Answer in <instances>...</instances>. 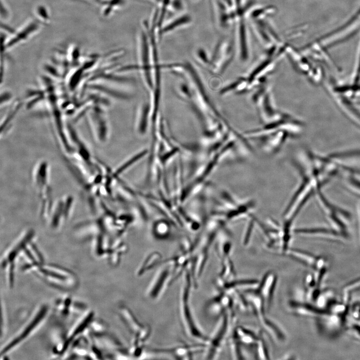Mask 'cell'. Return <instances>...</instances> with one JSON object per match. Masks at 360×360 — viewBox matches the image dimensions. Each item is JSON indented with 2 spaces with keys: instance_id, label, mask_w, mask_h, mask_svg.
<instances>
[{
  "instance_id": "3",
  "label": "cell",
  "mask_w": 360,
  "mask_h": 360,
  "mask_svg": "<svg viewBox=\"0 0 360 360\" xmlns=\"http://www.w3.org/2000/svg\"><path fill=\"white\" fill-rule=\"evenodd\" d=\"M118 314L132 336L128 353L132 357L140 358L144 352L146 342L150 336L151 328L142 322L126 306H120Z\"/></svg>"
},
{
  "instance_id": "4",
  "label": "cell",
  "mask_w": 360,
  "mask_h": 360,
  "mask_svg": "<svg viewBox=\"0 0 360 360\" xmlns=\"http://www.w3.org/2000/svg\"><path fill=\"white\" fill-rule=\"evenodd\" d=\"M236 322L234 310L228 311L218 318L215 327L206 344L204 359L214 360L218 357L223 346L228 342L232 326Z\"/></svg>"
},
{
  "instance_id": "19",
  "label": "cell",
  "mask_w": 360,
  "mask_h": 360,
  "mask_svg": "<svg viewBox=\"0 0 360 360\" xmlns=\"http://www.w3.org/2000/svg\"><path fill=\"white\" fill-rule=\"evenodd\" d=\"M235 323L232 326L228 337V342L230 348L231 356L232 359L244 360L246 358L244 356L241 348L242 344L240 342L235 332V326L236 325Z\"/></svg>"
},
{
  "instance_id": "15",
  "label": "cell",
  "mask_w": 360,
  "mask_h": 360,
  "mask_svg": "<svg viewBox=\"0 0 360 360\" xmlns=\"http://www.w3.org/2000/svg\"><path fill=\"white\" fill-rule=\"evenodd\" d=\"M84 306L82 304L69 296L60 298L56 304V312L62 317L80 312L84 310Z\"/></svg>"
},
{
  "instance_id": "18",
  "label": "cell",
  "mask_w": 360,
  "mask_h": 360,
  "mask_svg": "<svg viewBox=\"0 0 360 360\" xmlns=\"http://www.w3.org/2000/svg\"><path fill=\"white\" fill-rule=\"evenodd\" d=\"M221 260L222 268L216 282H226L234 280L236 276V270L230 256Z\"/></svg>"
},
{
  "instance_id": "12",
  "label": "cell",
  "mask_w": 360,
  "mask_h": 360,
  "mask_svg": "<svg viewBox=\"0 0 360 360\" xmlns=\"http://www.w3.org/2000/svg\"><path fill=\"white\" fill-rule=\"evenodd\" d=\"M234 304L231 296L227 294H218L207 302L205 310L207 314L213 318H219L224 312L234 310Z\"/></svg>"
},
{
  "instance_id": "10",
  "label": "cell",
  "mask_w": 360,
  "mask_h": 360,
  "mask_svg": "<svg viewBox=\"0 0 360 360\" xmlns=\"http://www.w3.org/2000/svg\"><path fill=\"white\" fill-rule=\"evenodd\" d=\"M288 312L298 316L314 317L320 318L328 312L318 307L310 302L300 300H289L286 305Z\"/></svg>"
},
{
  "instance_id": "22",
  "label": "cell",
  "mask_w": 360,
  "mask_h": 360,
  "mask_svg": "<svg viewBox=\"0 0 360 360\" xmlns=\"http://www.w3.org/2000/svg\"><path fill=\"white\" fill-rule=\"evenodd\" d=\"M351 314V317L355 320H360V302H356L354 304L351 308H350V311Z\"/></svg>"
},
{
  "instance_id": "20",
  "label": "cell",
  "mask_w": 360,
  "mask_h": 360,
  "mask_svg": "<svg viewBox=\"0 0 360 360\" xmlns=\"http://www.w3.org/2000/svg\"><path fill=\"white\" fill-rule=\"evenodd\" d=\"M254 348L255 356L257 359L262 360L270 359L267 346L261 333L258 334V338Z\"/></svg>"
},
{
  "instance_id": "13",
  "label": "cell",
  "mask_w": 360,
  "mask_h": 360,
  "mask_svg": "<svg viewBox=\"0 0 360 360\" xmlns=\"http://www.w3.org/2000/svg\"><path fill=\"white\" fill-rule=\"evenodd\" d=\"M290 134L284 130H279L258 138L263 150L268 152H275L284 144Z\"/></svg>"
},
{
  "instance_id": "5",
  "label": "cell",
  "mask_w": 360,
  "mask_h": 360,
  "mask_svg": "<svg viewBox=\"0 0 360 360\" xmlns=\"http://www.w3.org/2000/svg\"><path fill=\"white\" fill-rule=\"evenodd\" d=\"M250 308L260 327L268 336L276 342H283L286 335L280 328L270 320L266 315V309L262 298L253 290H246L243 292Z\"/></svg>"
},
{
  "instance_id": "7",
  "label": "cell",
  "mask_w": 360,
  "mask_h": 360,
  "mask_svg": "<svg viewBox=\"0 0 360 360\" xmlns=\"http://www.w3.org/2000/svg\"><path fill=\"white\" fill-rule=\"evenodd\" d=\"M48 312V308L46 305L37 308L21 328L6 342L1 348L0 356L10 353L32 335L44 322Z\"/></svg>"
},
{
  "instance_id": "6",
  "label": "cell",
  "mask_w": 360,
  "mask_h": 360,
  "mask_svg": "<svg viewBox=\"0 0 360 360\" xmlns=\"http://www.w3.org/2000/svg\"><path fill=\"white\" fill-rule=\"evenodd\" d=\"M264 84L258 88L252 98L264 125L292 117L276 108L270 86Z\"/></svg>"
},
{
  "instance_id": "16",
  "label": "cell",
  "mask_w": 360,
  "mask_h": 360,
  "mask_svg": "<svg viewBox=\"0 0 360 360\" xmlns=\"http://www.w3.org/2000/svg\"><path fill=\"white\" fill-rule=\"evenodd\" d=\"M305 266L314 268L318 258L308 252L292 248H288L282 254Z\"/></svg>"
},
{
  "instance_id": "8",
  "label": "cell",
  "mask_w": 360,
  "mask_h": 360,
  "mask_svg": "<svg viewBox=\"0 0 360 360\" xmlns=\"http://www.w3.org/2000/svg\"><path fill=\"white\" fill-rule=\"evenodd\" d=\"M149 282L146 295L149 299L156 300L160 298L176 278L174 267L168 260L161 263Z\"/></svg>"
},
{
  "instance_id": "2",
  "label": "cell",
  "mask_w": 360,
  "mask_h": 360,
  "mask_svg": "<svg viewBox=\"0 0 360 360\" xmlns=\"http://www.w3.org/2000/svg\"><path fill=\"white\" fill-rule=\"evenodd\" d=\"M36 275L51 286L64 291L76 289L78 280L74 273L62 266L42 262L24 269Z\"/></svg>"
},
{
  "instance_id": "9",
  "label": "cell",
  "mask_w": 360,
  "mask_h": 360,
  "mask_svg": "<svg viewBox=\"0 0 360 360\" xmlns=\"http://www.w3.org/2000/svg\"><path fill=\"white\" fill-rule=\"evenodd\" d=\"M206 348L204 343L191 344L183 343L171 347L152 348L151 351L157 354H170L176 359L188 360L192 359L194 354L204 351Z\"/></svg>"
},
{
  "instance_id": "11",
  "label": "cell",
  "mask_w": 360,
  "mask_h": 360,
  "mask_svg": "<svg viewBox=\"0 0 360 360\" xmlns=\"http://www.w3.org/2000/svg\"><path fill=\"white\" fill-rule=\"evenodd\" d=\"M277 281L276 273L268 271L260 281L258 288L253 290L262 300L268 312L272 306Z\"/></svg>"
},
{
  "instance_id": "1",
  "label": "cell",
  "mask_w": 360,
  "mask_h": 360,
  "mask_svg": "<svg viewBox=\"0 0 360 360\" xmlns=\"http://www.w3.org/2000/svg\"><path fill=\"white\" fill-rule=\"evenodd\" d=\"M194 288L190 272L186 269L182 275L178 299V313L180 322L185 334L198 342L206 344L208 336L198 326L194 317L190 304V293Z\"/></svg>"
},
{
  "instance_id": "14",
  "label": "cell",
  "mask_w": 360,
  "mask_h": 360,
  "mask_svg": "<svg viewBox=\"0 0 360 360\" xmlns=\"http://www.w3.org/2000/svg\"><path fill=\"white\" fill-rule=\"evenodd\" d=\"M260 281L254 279L232 280L226 282H215L218 292H226L231 290H238L244 292L256 289Z\"/></svg>"
},
{
  "instance_id": "17",
  "label": "cell",
  "mask_w": 360,
  "mask_h": 360,
  "mask_svg": "<svg viewBox=\"0 0 360 360\" xmlns=\"http://www.w3.org/2000/svg\"><path fill=\"white\" fill-rule=\"evenodd\" d=\"M235 332L242 345L254 347L258 340V334L256 335L250 330L238 325L235 326Z\"/></svg>"
},
{
  "instance_id": "21",
  "label": "cell",
  "mask_w": 360,
  "mask_h": 360,
  "mask_svg": "<svg viewBox=\"0 0 360 360\" xmlns=\"http://www.w3.org/2000/svg\"><path fill=\"white\" fill-rule=\"evenodd\" d=\"M360 289V278L344 286L342 288V302L350 304L352 293Z\"/></svg>"
},
{
  "instance_id": "23",
  "label": "cell",
  "mask_w": 360,
  "mask_h": 360,
  "mask_svg": "<svg viewBox=\"0 0 360 360\" xmlns=\"http://www.w3.org/2000/svg\"><path fill=\"white\" fill-rule=\"evenodd\" d=\"M188 18H180V19L177 20L176 22H174L173 23L172 26H168L165 28V31H167L168 30H171L172 28H174L176 26H178L180 24H182V23L184 22L186 20H188Z\"/></svg>"
}]
</instances>
